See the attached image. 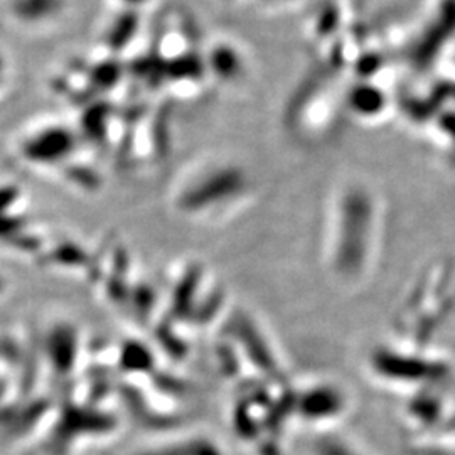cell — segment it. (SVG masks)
I'll use <instances>...</instances> for the list:
<instances>
[{"label":"cell","instance_id":"6da1fadb","mask_svg":"<svg viewBox=\"0 0 455 455\" xmlns=\"http://www.w3.org/2000/svg\"><path fill=\"white\" fill-rule=\"evenodd\" d=\"M244 186L243 172L235 167H220L191 184L180 197V208L186 212H206L240 195Z\"/></svg>","mask_w":455,"mask_h":455},{"label":"cell","instance_id":"7a4b0ae2","mask_svg":"<svg viewBox=\"0 0 455 455\" xmlns=\"http://www.w3.org/2000/svg\"><path fill=\"white\" fill-rule=\"evenodd\" d=\"M76 146V139L63 127L37 132L22 146V156L34 164H56L66 159Z\"/></svg>","mask_w":455,"mask_h":455},{"label":"cell","instance_id":"3957f363","mask_svg":"<svg viewBox=\"0 0 455 455\" xmlns=\"http://www.w3.org/2000/svg\"><path fill=\"white\" fill-rule=\"evenodd\" d=\"M208 65L212 68V73L221 80H233L242 71L240 54L236 52V49L228 44H220L212 49L208 58Z\"/></svg>","mask_w":455,"mask_h":455},{"label":"cell","instance_id":"277c9868","mask_svg":"<svg viewBox=\"0 0 455 455\" xmlns=\"http://www.w3.org/2000/svg\"><path fill=\"white\" fill-rule=\"evenodd\" d=\"M204 65L196 54H182L165 63V76L172 80H196L203 76Z\"/></svg>","mask_w":455,"mask_h":455},{"label":"cell","instance_id":"5b68a950","mask_svg":"<svg viewBox=\"0 0 455 455\" xmlns=\"http://www.w3.org/2000/svg\"><path fill=\"white\" fill-rule=\"evenodd\" d=\"M137 24H139V19L135 12H127L124 16H120V19H116V22L112 26L110 34H108V39H107L108 46L114 51L125 48L132 37L135 36Z\"/></svg>","mask_w":455,"mask_h":455},{"label":"cell","instance_id":"8992f818","mask_svg":"<svg viewBox=\"0 0 455 455\" xmlns=\"http://www.w3.org/2000/svg\"><path fill=\"white\" fill-rule=\"evenodd\" d=\"M108 115H110L108 107L101 103L93 105L92 108L86 110V114L83 116V129L93 140H101V137L105 135Z\"/></svg>","mask_w":455,"mask_h":455},{"label":"cell","instance_id":"52a82bcc","mask_svg":"<svg viewBox=\"0 0 455 455\" xmlns=\"http://www.w3.org/2000/svg\"><path fill=\"white\" fill-rule=\"evenodd\" d=\"M122 76V68L115 61H103L92 69V83L100 90H110Z\"/></svg>","mask_w":455,"mask_h":455},{"label":"cell","instance_id":"ba28073f","mask_svg":"<svg viewBox=\"0 0 455 455\" xmlns=\"http://www.w3.org/2000/svg\"><path fill=\"white\" fill-rule=\"evenodd\" d=\"M17 197V189L14 188H5L0 189V212H5L7 206H11Z\"/></svg>","mask_w":455,"mask_h":455},{"label":"cell","instance_id":"9c48e42d","mask_svg":"<svg viewBox=\"0 0 455 455\" xmlns=\"http://www.w3.org/2000/svg\"><path fill=\"white\" fill-rule=\"evenodd\" d=\"M125 2H129V4H142V2H146V0H125Z\"/></svg>","mask_w":455,"mask_h":455}]
</instances>
